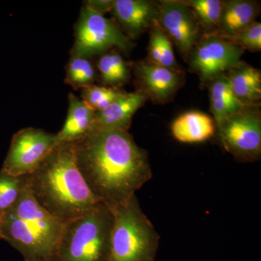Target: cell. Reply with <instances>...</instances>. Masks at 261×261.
Here are the masks:
<instances>
[{
  "label": "cell",
  "instance_id": "d6986e66",
  "mask_svg": "<svg viewBox=\"0 0 261 261\" xmlns=\"http://www.w3.org/2000/svg\"><path fill=\"white\" fill-rule=\"evenodd\" d=\"M97 68L101 80L110 87L119 89L129 80V67L118 51L111 50L102 54L98 60Z\"/></svg>",
  "mask_w": 261,
  "mask_h": 261
},
{
  "label": "cell",
  "instance_id": "e0dca14e",
  "mask_svg": "<svg viewBox=\"0 0 261 261\" xmlns=\"http://www.w3.org/2000/svg\"><path fill=\"white\" fill-rule=\"evenodd\" d=\"M228 72L226 75L235 97L247 106H256L261 97L260 72L242 61Z\"/></svg>",
  "mask_w": 261,
  "mask_h": 261
},
{
  "label": "cell",
  "instance_id": "8992f818",
  "mask_svg": "<svg viewBox=\"0 0 261 261\" xmlns=\"http://www.w3.org/2000/svg\"><path fill=\"white\" fill-rule=\"evenodd\" d=\"M132 43L116 22L83 8L75 27V42L71 56L89 58L102 55L112 48L124 51L132 49Z\"/></svg>",
  "mask_w": 261,
  "mask_h": 261
},
{
  "label": "cell",
  "instance_id": "6da1fadb",
  "mask_svg": "<svg viewBox=\"0 0 261 261\" xmlns=\"http://www.w3.org/2000/svg\"><path fill=\"white\" fill-rule=\"evenodd\" d=\"M72 144L89 190L109 207L125 203L152 178L148 154L128 132H90Z\"/></svg>",
  "mask_w": 261,
  "mask_h": 261
},
{
  "label": "cell",
  "instance_id": "5b68a950",
  "mask_svg": "<svg viewBox=\"0 0 261 261\" xmlns=\"http://www.w3.org/2000/svg\"><path fill=\"white\" fill-rule=\"evenodd\" d=\"M111 208L113 224L108 261H155L160 236L137 196Z\"/></svg>",
  "mask_w": 261,
  "mask_h": 261
},
{
  "label": "cell",
  "instance_id": "30bf717a",
  "mask_svg": "<svg viewBox=\"0 0 261 261\" xmlns=\"http://www.w3.org/2000/svg\"><path fill=\"white\" fill-rule=\"evenodd\" d=\"M157 25L184 56H190L201 37L200 25L183 1L159 2Z\"/></svg>",
  "mask_w": 261,
  "mask_h": 261
},
{
  "label": "cell",
  "instance_id": "3957f363",
  "mask_svg": "<svg viewBox=\"0 0 261 261\" xmlns=\"http://www.w3.org/2000/svg\"><path fill=\"white\" fill-rule=\"evenodd\" d=\"M63 224L34 200L27 180L14 205L2 215L1 233L25 261H55Z\"/></svg>",
  "mask_w": 261,
  "mask_h": 261
},
{
  "label": "cell",
  "instance_id": "ffe728a7",
  "mask_svg": "<svg viewBox=\"0 0 261 261\" xmlns=\"http://www.w3.org/2000/svg\"><path fill=\"white\" fill-rule=\"evenodd\" d=\"M149 61L154 64L176 70L173 44L168 36L155 25L149 31Z\"/></svg>",
  "mask_w": 261,
  "mask_h": 261
},
{
  "label": "cell",
  "instance_id": "5bb4252c",
  "mask_svg": "<svg viewBox=\"0 0 261 261\" xmlns=\"http://www.w3.org/2000/svg\"><path fill=\"white\" fill-rule=\"evenodd\" d=\"M68 116L63 128L56 137L57 145L72 143L90 132L95 111L73 93L68 95Z\"/></svg>",
  "mask_w": 261,
  "mask_h": 261
},
{
  "label": "cell",
  "instance_id": "484cf974",
  "mask_svg": "<svg viewBox=\"0 0 261 261\" xmlns=\"http://www.w3.org/2000/svg\"><path fill=\"white\" fill-rule=\"evenodd\" d=\"M114 0H89L84 2V8L95 12L98 14L104 15L112 10Z\"/></svg>",
  "mask_w": 261,
  "mask_h": 261
},
{
  "label": "cell",
  "instance_id": "cb8c5ba5",
  "mask_svg": "<svg viewBox=\"0 0 261 261\" xmlns=\"http://www.w3.org/2000/svg\"><path fill=\"white\" fill-rule=\"evenodd\" d=\"M124 92L118 88L92 85L82 89V97L89 108L97 112L107 107Z\"/></svg>",
  "mask_w": 261,
  "mask_h": 261
},
{
  "label": "cell",
  "instance_id": "7a4b0ae2",
  "mask_svg": "<svg viewBox=\"0 0 261 261\" xmlns=\"http://www.w3.org/2000/svg\"><path fill=\"white\" fill-rule=\"evenodd\" d=\"M27 180L37 203L63 222L102 202L92 195L82 177L72 143L57 145L40 166L27 175Z\"/></svg>",
  "mask_w": 261,
  "mask_h": 261
},
{
  "label": "cell",
  "instance_id": "9a60e30c",
  "mask_svg": "<svg viewBox=\"0 0 261 261\" xmlns=\"http://www.w3.org/2000/svg\"><path fill=\"white\" fill-rule=\"evenodd\" d=\"M258 5L248 0L225 2L224 9L214 32L229 40L233 36L255 21Z\"/></svg>",
  "mask_w": 261,
  "mask_h": 261
},
{
  "label": "cell",
  "instance_id": "7402d4cb",
  "mask_svg": "<svg viewBox=\"0 0 261 261\" xmlns=\"http://www.w3.org/2000/svg\"><path fill=\"white\" fill-rule=\"evenodd\" d=\"M96 72L89 58L71 56L66 67L65 82L74 89L93 85Z\"/></svg>",
  "mask_w": 261,
  "mask_h": 261
},
{
  "label": "cell",
  "instance_id": "44dd1931",
  "mask_svg": "<svg viewBox=\"0 0 261 261\" xmlns=\"http://www.w3.org/2000/svg\"><path fill=\"white\" fill-rule=\"evenodd\" d=\"M195 15L205 34L214 32L224 9L225 1L221 0H187L183 1Z\"/></svg>",
  "mask_w": 261,
  "mask_h": 261
},
{
  "label": "cell",
  "instance_id": "ba28073f",
  "mask_svg": "<svg viewBox=\"0 0 261 261\" xmlns=\"http://www.w3.org/2000/svg\"><path fill=\"white\" fill-rule=\"evenodd\" d=\"M57 145L56 135L40 128H23L12 138L1 171L13 176L31 174Z\"/></svg>",
  "mask_w": 261,
  "mask_h": 261
},
{
  "label": "cell",
  "instance_id": "ac0fdd59",
  "mask_svg": "<svg viewBox=\"0 0 261 261\" xmlns=\"http://www.w3.org/2000/svg\"><path fill=\"white\" fill-rule=\"evenodd\" d=\"M209 83L211 111L217 126L228 117L250 107L235 97L225 73L218 75Z\"/></svg>",
  "mask_w": 261,
  "mask_h": 261
},
{
  "label": "cell",
  "instance_id": "4316f807",
  "mask_svg": "<svg viewBox=\"0 0 261 261\" xmlns=\"http://www.w3.org/2000/svg\"><path fill=\"white\" fill-rule=\"evenodd\" d=\"M1 223H2V216H0V240H3V236L1 233Z\"/></svg>",
  "mask_w": 261,
  "mask_h": 261
},
{
  "label": "cell",
  "instance_id": "52a82bcc",
  "mask_svg": "<svg viewBox=\"0 0 261 261\" xmlns=\"http://www.w3.org/2000/svg\"><path fill=\"white\" fill-rule=\"evenodd\" d=\"M257 107H247L217 126L224 149L240 161H257L260 156L261 118Z\"/></svg>",
  "mask_w": 261,
  "mask_h": 261
},
{
  "label": "cell",
  "instance_id": "277c9868",
  "mask_svg": "<svg viewBox=\"0 0 261 261\" xmlns=\"http://www.w3.org/2000/svg\"><path fill=\"white\" fill-rule=\"evenodd\" d=\"M113 214L99 202L63 224L55 261H108Z\"/></svg>",
  "mask_w": 261,
  "mask_h": 261
},
{
  "label": "cell",
  "instance_id": "4fadbf2b",
  "mask_svg": "<svg viewBox=\"0 0 261 261\" xmlns=\"http://www.w3.org/2000/svg\"><path fill=\"white\" fill-rule=\"evenodd\" d=\"M135 70L140 90L154 102H166L181 83L177 70L160 66L149 61L136 64Z\"/></svg>",
  "mask_w": 261,
  "mask_h": 261
},
{
  "label": "cell",
  "instance_id": "8fae6325",
  "mask_svg": "<svg viewBox=\"0 0 261 261\" xmlns=\"http://www.w3.org/2000/svg\"><path fill=\"white\" fill-rule=\"evenodd\" d=\"M111 13L123 34L136 39L157 25L159 3L149 0H114Z\"/></svg>",
  "mask_w": 261,
  "mask_h": 261
},
{
  "label": "cell",
  "instance_id": "603a6c76",
  "mask_svg": "<svg viewBox=\"0 0 261 261\" xmlns=\"http://www.w3.org/2000/svg\"><path fill=\"white\" fill-rule=\"evenodd\" d=\"M25 185L27 176H13L0 171V216L14 205Z\"/></svg>",
  "mask_w": 261,
  "mask_h": 261
},
{
  "label": "cell",
  "instance_id": "9c48e42d",
  "mask_svg": "<svg viewBox=\"0 0 261 261\" xmlns=\"http://www.w3.org/2000/svg\"><path fill=\"white\" fill-rule=\"evenodd\" d=\"M244 49L217 33L204 34L190 53L192 69L204 82H210L241 62Z\"/></svg>",
  "mask_w": 261,
  "mask_h": 261
},
{
  "label": "cell",
  "instance_id": "2e32d148",
  "mask_svg": "<svg viewBox=\"0 0 261 261\" xmlns=\"http://www.w3.org/2000/svg\"><path fill=\"white\" fill-rule=\"evenodd\" d=\"M171 133L178 142L200 143L214 135L215 121L205 113L197 111L185 113L173 122Z\"/></svg>",
  "mask_w": 261,
  "mask_h": 261
},
{
  "label": "cell",
  "instance_id": "d4e9b609",
  "mask_svg": "<svg viewBox=\"0 0 261 261\" xmlns=\"http://www.w3.org/2000/svg\"><path fill=\"white\" fill-rule=\"evenodd\" d=\"M233 44L251 51H260L261 49V23L255 21L229 39Z\"/></svg>",
  "mask_w": 261,
  "mask_h": 261
},
{
  "label": "cell",
  "instance_id": "7c38bea8",
  "mask_svg": "<svg viewBox=\"0 0 261 261\" xmlns=\"http://www.w3.org/2000/svg\"><path fill=\"white\" fill-rule=\"evenodd\" d=\"M147 99V94L140 89L130 93L125 92L107 107L95 113L90 132H128L134 115Z\"/></svg>",
  "mask_w": 261,
  "mask_h": 261
}]
</instances>
